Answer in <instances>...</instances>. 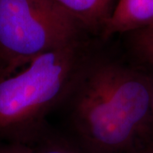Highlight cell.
<instances>
[{"mask_svg": "<svg viewBox=\"0 0 153 153\" xmlns=\"http://www.w3.org/2000/svg\"><path fill=\"white\" fill-rule=\"evenodd\" d=\"M0 153H33V148L20 143L16 146L0 151Z\"/></svg>", "mask_w": 153, "mask_h": 153, "instance_id": "9", "label": "cell"}, {"mask_svg": "<svg viewBox=\"0 0 153 153\" xmlns=\"http://www.w3.org/2000/svg\"><path fill=\"white\" fill-rule=\"evenodd\" d=\"M80 22L88 32L100 34L114 10V0H55Z\"/></svg>", "mask_w": 153, "mask_h": 153, "instance_id": "5", "label": "cell"}, {"mask_svg": "<svg viewBox=\"0 0 153 153\" xmlns=\"http://www.w3.org/2000/svg\"><path fill=\"white\" fill-rule=\"evenodd\" d=\"M34 141L33 153H85L72 140L44 131Z\"/></svg>", "mask_w": 153, "mask_h": 153, "instance_id": "7", "label": "cell"}, {"mask_svg": "<svg viewBox=\"0 0 153 153\" xmlns=\"http://www.w3.org/2000/svg\"><path fill=\"white\" fill-rule=\"evenodd\" d=\"M88 40L40 55L0 77V135L34 141L49 113L63 103L91 55Z\"/></svg>", "mask_w": 153, "mask_h": 153, "instance_id": "2", "label": "cell"}, {"mask_svg": "<svg viewBox=\"0 0 153 153\" xmlns=\"http://www.w3.org/2000/svg\"><path fill=\"white\" fill-rule=\"evenodd\" d=\"M151 101L146 68L91 55L64 101L72 140L85 153H131L148 135Z\"/></svg>", "mask_w": 153, "mask_h": 153, "instance_id": "1", "label": "cell"}, {"mask_svg": "<svg viewBox=\"0 0 153 153\" xmlns=\"http://www.w3.org/2000/svg\"><path fill=\"white\" fill-rule=\"evenodd\" d=\"M125 35L130 60L146 69H153V27Z\"/></svg>", "mask_w": 153, "mask_h": 153, "instance_id": "6", "label": "cell"}, {"mask_svg": "<svg viewBox=\"0 0 153 153\" xmlns=\"http://www.w3.org/2000/svg\"><path fill=\"white\" fill-rule=\"evenodd\" d=\"M88 33L55 0H0V77L42 54L87 40Z\"/></svg>", "mask_w": 153, "mask_h": 153, "instance_id": "3", "label": "cell"}, {"mask_svg": "<svg viewBox=\"0 0 153 153\" xmlns=\"http://www.w3.org/2000/svg\"><path fill=\"white\" fill-rule=\"evenodd\" d=\"M153 27V0H118L101 37L105 39L116 34H128Z\"/></svg>", "mask_w": 153, "mask_h": 153, "instance_id": "4", "label": "cell"}, {"mask_svg": "<svg viewBox=\"0 0 153 153\" xmlns=\"http://www.w3.org/2000/svg\"><path fill=\"white\" fill-rule=\"evenodd\" d=\"M151 76L152 79V101H151V111H150V120H149V130L148 134L153 136V69H146Z\"/></svg>", "mask_w": 153, "mask_h": 153, "instance_id": "10", "label": "cell"}, {"mask_svg": "<svg viewBox=\"0 0 153 153\" xmlns=\"http://www.w3.org/2000/svg\"><path fill=\"white\" fill-rule=\"evenodd\" d=\"M131 153H153V136L148 134Z\"/></svg>", "mask_w": 153, "mask_h": 153, "instance_id": "8", "label": "cell"}]
</instances>
